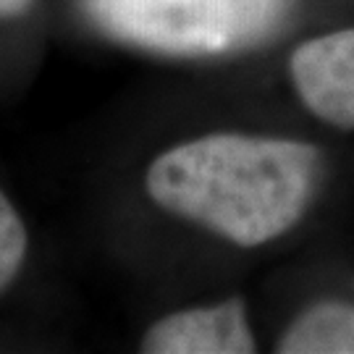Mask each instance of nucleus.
I'll return each instance as SVG.
<instances>
[{
  "label": "nucleus",
  "instance_id": "1",
  "mask_svg": "<svg viewBox=\"0 0 354 354\" xmlns=\"http://www.w3.org/2000/svg\"><path fill=\"white\" fill-rule=\"evenodd\" d=\"M320 155L307 142L221 131L160 152L145 184L163 210L250 250L302 221Z\"/></svg>",
  "mask_w": 354,
  "mask_h": 354
},
{
  "label": "nucleus",
  "instance_id": "2",
  "mask_svg": "<svg viewBox=\"0 0 354 354\" xmlns=\"http://www.w3.org/2000/svg\"><path fill=\"white\" fill-rule=\"evenodd\" d=\"M87 11L108 35L145 50L218 55L279 32L286 0H87Z\"/></svg>",
  "mask_w": 354,
  "mask_h": 354
},
{
  "label": "nucleus",
  "instance_id": "7",
  "mask_svg": "<svg viewBox=\"0 0 354 354\" xmlns=\"http://www.w3.org/2000/svg\"><path fill=\"white\" fill-rule=\"evenodd\" d=\"M35 0H0V19H19L29 13Z\"/></svg>",
  "mask_w": 354,
  "mask_h": 354
},
{
  "label": "nucleus",
  "instance_id": "5",
  "mask_svg": "<svg viewBox=\"0 0 354 354\" xmlns=\"http://www.w3.org/2000/svg\"><path fill=\"white\" fill-rule=\"evenodd\" d=\"M281 354H354V304L317 302L283 330Z\"/></svg>",
  "mask_w": 354,
  "mask_h": 354
},
{
  "label": "nucleus",
  "instance_id": "3",
  "mask_svg": "<svg viewBox=\"0 0 354 354\" xmlns=\"http://www.w3.org/2000/svg\"><path fill=\"white\" fill-rule=\"evenodd\" d=\"M289 74L307 111L336 129H354V26L302 42Z\"/></svg>",
  "mask_w": 354,
  "mask_h": 354
},
{
  "label": "nucleus",
  "instance_id": "6",
  "mask_svg": "<svg viewBox=\"0 0 354 354\" xmlns=\"http://www.w3.org/2000/svg\"><path fill=\"white\" fill-rule=\"evenodd\" d=\"M26 226L13 203L0 192V294L11 286L26 257Z\"/></svg>",
  "mask_w": 354,
  "mask_h": 354
},
{
  "label": "nucleus",
  "instance_id": "4",
  "mask_svg": "<svg viewBox=\"0 0 354 354\" xmlns=\"http://www.w3.org/2000/svg\"><path fill=\"white\" fill-rule=\"evenodd\" d=\"M257 342L241 299L187 307L155 320L145 330L140 352L147 354H250Z\"/></svg>",
  "mask_w": 354,
  "mask_h": 354
}]
</instances>
